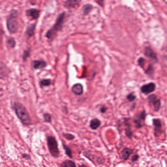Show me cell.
Returning a JSON list of instances; mask_svg holds the SVG:
<instances>
[{"mask_svg":"<svg viewBox=\"0 0 167 167\" xmlns=\"http://www.w3.org/2000/svg\"><path fill=\"white\" fill-rule=\"evenodd\" d=\"M102 124V121L98 118H94L90 121L89 127L92 130H95L99 128Z\"/></svg>","mask_w":167,"mask_h":167,"instance_id":"obj_14","label":"cell"},{"mask_svg":"<svg viewBox=\"0 0 167 167\" xmlns=\"http://www.w3.org/2000/svg\"><path fill=\"white\" fill-rule=\"evenodd\" d=\"M124 130H125V134L126 136L127 137V138H129V139H131L133 135V133L132 130H131V128H126Z\"/></svg>","mask_w":167,"mask_h":167,"instance_id":"obj_25","label":"cell"},{"mask_svg":"<svg viewBox=\"0 0 167 167\" xmlns=\"http://www.w3.org/2000/svg\"><path fill=\"white\" fill-rule=\"evenodd\" d=\"M152 104H153L155 111V112H158L160 110L161 106V100L160 99H157L154 101H153V102H152Z\"/></svg>","mask_w":167,"mask_h":167,"instance_id":"obj_19","label":"cell"},{"mask_svg":"<svg viewBox=\"0 0 167 167\" xmlns=\"http://www.w3.org/2000/svg\"><path fill=\"white\" fill-rule=\"evenodd\" d=\"M30 49H28L27 50H25L24 51L23 54V59L24 61H25L27 60L28 57H29L30 55Z\"/></svg>","mask_w":167,"mask_h":167,"instance_id":"obj_27","label":"cell"},{"mask_svg":"<svg viewBox=\"0 0 167 167\" xmlns=\"http://www.w3.org/2000/svg\"><path fill=\"white\" fill-rule=\"evenodd\" d=\"M80 1L79 0H68L64 2V6L67 8H74Z\"/></svg>","mask_w":167,"mask_h":167,"instance_id":"obj_15","label":"cell"},{"mask_svg":"<svg viewBox=\"0 0 167 167\" xmlns=\"http://www.w3.org/2000/svg\"><path fill=\"white\" fill-rule=\"evenodd\" d=\"M12 109L14 110L17 117L25 126H29L32 124V118L26 107L22 104L15 102L13 104Z\"/></svg>","mask_w":167,"mask_h":167,"instance_id":"obj_1","label":"cell"},{"mask_svg":"<svg viewBox=\"0 0 167 167\" xmlns=\"http://www.w3.org/2000/svg\"><path fill=\"white\" fill-rule=\"evenodd\" d=\"M7 43L8 47L11 48H13L16 46V41L15 39L11 37H10L7 39Z\"/></svg>","mask_w":167,"mask_h":167,"instance_id":"obj_21","label":"cell"},{"mask_svg":"<svg viewBox=\"0 0 167 167\" xmlns=\"http://www.w3.org/2000/svg\"><path fill=\"white\" fill-rule=\"evenodd\" d=\"M139 155L138 154L134 155L132 157V158H131V162H132V163H134V162L137 161L139 160Z\"/></svg>","mask_w":167,"mask_h":167,"instance_id":"obj_30","label":"cell"},{"mask_svg":"<svg viewBox=\"0 0 167 167\" xmlns=\"http://www.w3.org/2000/svg\"><path fill=\"white\" fill-rule=\"evenodd\" d=\"M47 144L49 152L51 156L55 158L60 157V152L58 148V144L55 137L48 136L47 137Z\"/></svg>","mask_w":167,"mask_h":167,"instance_id":"obj_4","label":"cell"},{"mask_svg":"<svg viewBox=\"0 0 167 167\" xmlns=\"http://www.w3.org/2000/svg\"><path fill=\"white\" fill-rule=\"evenodd\" d=\"M62 145L63 149L65 151V154L69 158L72 159L73 158V152H72L71 149L63 143H62Z\"/></svg>","mask_w":167,"mask_h":167,"instance_id":"obj_17","label":"cell"},{"mask_svg":"<svg viewBox=\"0 0 167 167\" xmlns=\"http://www.w3.org/2000/svg\"><path fill=\"white\" fill-rule=\"evenodd\" d=\"M154 72V68L153 67V65L150 64L146 70L145 71V73L149 76H152L153 75Z\"/></svg>","mask_w":167,"mask_h":167,"instance_id":"obj_24","label":"cell"},{"mask_svg":"<svg viewBox=\"0 0 167 167\" xmlns=\"http://www.w3.org/2000/svg\"><path fill=\"white\" fill-rule=\"evenodd\" d=\"M137 62H138V65H139L140 67L144 69L145 65V62H146L145 58H143L142 57H140V58H138Z\"/></svg>","mask_w":167,"mask_h":167,"instance_id":"obj_26","label":"cell"},{"mask_svg":"<svg viewBox=\"0 0 167 167\" xmlns=\"http://www.w3.org/2000/svg\"><path fill=\"white\" fill-rule=\"evenodd\" d=\"M107 109L108 108L107 107H106L105 105H103L100 109V112H101V113H105V112L107 110Z\"/></svg>","mask_w":167,"mask_h":167,"instance_id":"obj_32","label":"cell"},{"mask_svg":"<svg viewBox=\"0 0 167 167\" xmlns=\"http://www.w3.org/2000/svg\"><path fill=\"white\" fill-rule=\"evenodd\" d=\"M43 118L45 123L51 124L52 121V116L48 113H46L43 114Z\"/></svg>","mask_w":167,"mask_h":167,"instance_id":"obj_22","label":"cell"},{"mask_svg":"<svg viewBox=\"0 0 167 167\" xmlns=\"http://www.w3.org/2000/svg\"><path fill=\"white\" fill-rule=\"evenodd\" d=\"M134 150L130 148L126 147L123 149L121 152V157L123 160L127 161L129 159L130 156L133 153Z\"/></svg>","mask_w":167,"mask_h":167,"instance_id":"obj_12","label":"cell"},{"mask_svg":"<svg viewBox=\"0 0 167 167\" xmlns=\"http://www.w3.org/2000/svg\"><path fill=\"white\" fill-rule=\"evenodd\" d=\"M156 85L153 82H149L148 84H145L143 85L141 88V92L145 95L152 93L155 90Z\"/></svg>","mask_w":167,"mask_h":167,"instance_id":"obj_7","label":"cell"},{"mask_svg":"<svg viewBox=\"0 0 167 167\" xmlns=\"http://www.w3.org/2000/svg\"><path fill=\"white\" fill-rule=\"evenodd\" d=\"M62 111H63L64 113H65V114H68V110L66 106H64L63 108H62Z\"/></svg>","mask_w":167,"mask_h":167,"instance_id":"obj_33","label":"cell"},{"mask_svg":"<svg viewBox=\"0 0 167 167\" xmlns=\"http://www.w3.org/2000/svg\"><path fill=\"white\" fill-rule=\"evenodd\" d=\"M59 167H77L75 162L71 160H66L62 162Z\"/></svg>","mask_w":167,"mask_h":167,"instance_id":"obj_16","label":"cell"},{"mask_svg":"<svg viewBox=\"0 0 167 167\" xmlns=\"http://www.w3.org/2000/svg\"><path fill=\"white\" fill-rule=\"evenodd\" d=\"M152 123L154 127V135L156 137H159L163 133L161 120L159 118H154L152 119Z\"/></svg>","mask_w":167,"mask_h":167,"instance_id":"obj_6","label":"cell"},{"mask_svg":"<svg viewBox=\"0 0 167 167\" xmlns=\"http://www.w3.org/2000/svg\"><path fill=\"white\" fill-rule=\"evenodd\" d=\"M79 167H87V166H86L85 165L82 164L81 165H79Z\"/></svg>","mask_w":167,"mask_h":167,"instance_id":"obj_34","label":"cell"},{"mask_svg":"<svg viewBox=\"0 0 167 167\" xmlns=\"http://www.w3.org/2000/svg\"><path fill=\"white\" fill-rule=\"evenodd\" d=\"M51 80L50 79H43L39 82V84L41 88L47 87L51 85Z\"/></svg>","mask_w":167,"mask_h":167,"instance_id":"obj_20","label":"cell"},{"mask_svg":"<svg viewBox=\"0 0 167 167\" xmlns=\"http://www.w3.org/2000/svg\"><path fill=\"white\" fill-rule=\"evenodd\" d=\"M127 100L130 102H132L133 101H135L136 99V96L135 95H134L133 93H130L127 96Z\"/></svg>","mask_w":167,"mask_h":167,"instance_id":"obj_29","label":"cell"},{"mask_svg":"<svg viewBox=\"0 0 167 167\" xmlns=\"http://www.w3.org/2000/svg\"><path fill=\"white\" fill-rule=\"evenodd\" d=\"M65 16L66 13L64 12L58 15L54 24L46 33L45 36L47 38L53 40L57 35V32L62 29L65 22Z\"/></svg>","mask_w":167,"mask_h":167,"instance_id":"obj_2","label":"cell"},{"mask_svg":"<svg viewBox=\"0 0 167 167\" xmlns=\"http://www.w3.org/2000/svg\"><path fill=\"white\" fill-rule=\"evenodd\" d=\"M157 99V96L155 95V94H152L151 95L148 96V98H147V101L149 104H152V102Z\"/></svg>","mask_w":167,"mask_h":167,"instance_id":"obj_28","label":"cell"},{"mask_svg":"<svg viewBox=\"0 0 167 167\" xmlns=\"http://www.w3.org/2000/svg\"><path fill=\"white\" fill-rule=\"evenodd\" d=\"M17 17L18 11L17 10H13L10 11L7 20V28L9 32L11 34H14L18 31L19 23Z\"/></svg>","mask_w":167,"mask_h":167,"instance_id":"obj_3","label":"cell"},{"mask_svg":"<svg viewBox=\"0 0 167 167\" xmlns=\"http://www.w3.org/2000/svg\"><path fill=\"white\" fill-rule=\"evenodd\" d=\"M40 10L36 8H30L26 11V16L32 20L38 19L40 15Z\"/></svg>","mask_w":167,"mask_h":167,"instance_id":"obj_9","label":"cell"},{"mask_svg":"<svg viewBox=\"0 0 167 167\" xmlns=\"http://www.w3.org/2000/svg\"><path fill=\"white\" fill-rule=\"evenodd\" d=\"M72 92L76 95L80 96L83 93V87L80 83H76L72 86Z\"/></svg>","mask_w":167,"mask_h":167,"instance_id":"obj_13","label":"cell"},{"mask_svg":"<svg viewBox=\"0 0 167 167\" xmlns=\"http://www.w3.org/2000/svg\"><path fill=\"white\" fill-rule=\"evenodd\" d=\"M62 136H63L64 138L69 141H72L75 139L76 138V137L74 135L71 134V133H63L62 134Z\"/></svg>","mask_w":167,"mask_h":167,"instance_id":"obj_23","label":"cell"},{"mask_svg":"<svg viewBox=\"0 0 167 167\" xmlns=\"http://www.w3.org/2000/svg\"><path fill=\"white\" fill-rule=\"evenodd\" d=\"M146 115L147 114L145 110L142 111L140 113L135 115L133 119V122L136 129H140L142 128L143 127L142 122L145 121V120L146 119Z\"/></svg>","mask_w":167,"mask_h":167,"instance_id":"obj_5","label":"cell"},{"mask_svg":"<svg viewBox=\"0 0 167 167\" xmlns=\"http://www.w3.org/2000/svg\"><path fill=\"white\" fill-rule=\"evenodd\" d=\"M47 65V62L43 60H35L32 62V67L35 70L43 69L46 67Z\"/></svg>","mask_w":167,"mask_h":167,"instance_id":"obj_10","label":"cell"},{"mask_svg":"<svg viewBox=\"0 0 167 167\" xmlns=\"http://www.w3.org/2000/svg\"><path fill=\"white\" fill-rule=\"evenodd\" d=\"M36 26L35 23L31 24L30 25H28L25 33V35L28 38H29L35 35Z\"/></svg>","mask_w":167,"mask_h":167,"instance_id":"obj_11","label":"cell"},{"mask_svg":"<svg viewBox=\"0 0 167 167\" xmlns=\"http://www.w3.org/2000/svg\"><path fill=\"white\" fill-rule=\"evenodd\" d=\"M22 157L24 159H26V160H30L31 159V156L28 153H23L22 154Z\"/></svg>","mask_w":167,"mask_h":167,"instance_id":"obj_31","label":"cell"},{"mask_svg":"<svg viewBox=\"0 0 167 167\" xmlns=\"http://www.w3.org/2000/svg\"><path fill=\"white\" fill-rule=\"evenodd\" d=\"M144 54L146 57L149 58V60H152L155 63L157 62L158 61L156 53L153 51L151 47H146L145 48Z\"/></svg>","mask_w":167,"mask_h":167,"instance_id":"obj_8","label":"cell"},{"mask_svg":"<svg viewBox=\"0 0 167 167\" xmlns=\"http://www.w3.org/2000/svg\"><path fill=\"white\" fill-rule=\"evenodd\" d=\"M93 9V6L90 4H85L82 7L83 14L85 15L88 14L92 11Z\"/></svg>","mask_w":167,"mask_h":167,"instance_id":"obj_18","label":"cell"}]
</instances>
